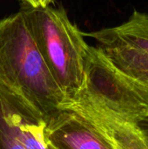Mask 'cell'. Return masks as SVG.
Returning a JSON list of instances; mask_svg holds the SVG:
<instances>
[{
	"label": "cell",
	"instance_id": "cell-1",
	"mask_svg": "<svg viewBox=\"0 0 148 149\" xmlns=\"http://www.w3.org/2000/svg\"><path fill=\"white\" fill-rule=\"evenodd\" d=\"M0 87L20 95L46 120L66 99L20 10L0 20Z\"/></svg>",
	"mask_w": 148,
	"mask_h": 149
},
{
	"label": "cell",
	"instance_id": "cell-2",
	"mask_svg": "<svg viewBox=\"0 0 148 149\" xmlns=\"http://www.w3.org/2000/svg\"><path fill=\"white\" fill-rule=\"evenodd\" d=\"M20 11L40 54L66 99L73 97L82 87L85 79L89 45L85 41L83 32L71 22L62 7L35 9L24 5Z\"/></svg>",
	"mask_w": 148,
	"mask_h": 149
},
{
	"label": "cell",
	"instance_id": "cell-3",
	"mask_svg": "<svg viewBox=\"0 0 148 149\" xmlns=\"http://www.w3.org/2000/svg\"><path fill=\"white\" fill-rule=\"evenodd\" d=\"M74 96L140 124L148 120L147 89L120 72L94 46L87 47L84 82Z\"/></svg>",
	"mask_w": 148,
	"mask_h": 149
},
{
	"label": "cell",
	"instance_id": "cell-4",
	"mask_svg": "<svg viewBox=\"0 0 148 149\" xmlns=\"http://www.w3.org/2000/svg\"><path fill=\"white\" fill-rule=\"evenodd\" d=\"M83 34L96 40V48L120 72L148 90V13L134 10L120 25Z\"/></svg>",
	"mask_w": 148,
	"mask_h": 149
},
{
	"label": "cell",
	"instance_id": "cell-5",
	"mask_svg": "<svg viewBox=\"0 0 148 149\" xmlns=\"http://www.w3.org/2000/svg\"><path fill=\"white\" fill-rule=\"evenodd\" d=\"M60 108L69 109L92 124L113 149H148V134L141 124L81 97L66 99Z\"/></svg>",
	"mask_w": 148,
	"mask_h": 149
},
{
	"label": "cell",
	"instance_id": "cell-6",
	"mask_svg": "<svg viewBox=\"0 0 148 149\" xmlns=\"http://www.w3.org/2000/svg\"><path fill=\"white\" fill-rule=\"evenodd\" d=\"M45 134L49 145L56 149H113L92 124L65 108L47 118Z\"/></svg>",
	"mask_w": 148,
	"mask_h": 149
},
{
	"label": "cell",
	"instance_id": "cell-7",
	"mask_svg": "<svg viewBox=\"0 0 148 149\" xmlns=\"http://www.w3.org/2000/svg\"><path fill=\"white\" fill-rule=\"evenodd\" d=\"M0 147L1 149H25L17 140L13 133L0 116Z\"/></svg>",
	"mask_w": 148,
	"mask_h": 149
},
{
	"label": "cell",
	"instance_id": "cell-8",
	"mask_svg": "<svg viewBox=\"0 0 148 149\" xmlns=\"http://www.w3.org/2000/svg\"><path fill=\"white\" fill-rule=\"evenodd\" d=\"M24 5L35 8V9H44L50 7L51 4L54 3L55 0H20Z\"/></svg>",
	"mask_w": 148,
	"mask_h": 149
},
{
	"label": "cell",
	"instance_id": "cell-9",
	"mask_svg": "<svg viewBox=\"0 0 148 149\" xmlns=\"http://www.w3.org/2000/svg\"><path fill=\"white\" fill-rule=\"evenodd\" d=\"M49 148H50V149H56V148H54L53 147H51V145H49Z\"/></svg>",
	"mask_w": 148,
	"mask_h": 149
},
{
	"label": "cell",
	"instance_id": "cell-10",
	"mask_svg": "<svg viewBox=\"0 0 148 149\" xmlns=\"http://www.w3.org/2000/svg\"><path fill=\"white\" fill-rule=\"evenodd\" d=\"M0 149H1V147H0Z\"/></svg>",
	"mask_w": 148,
	"mask_h": 149
}]
</instances>
